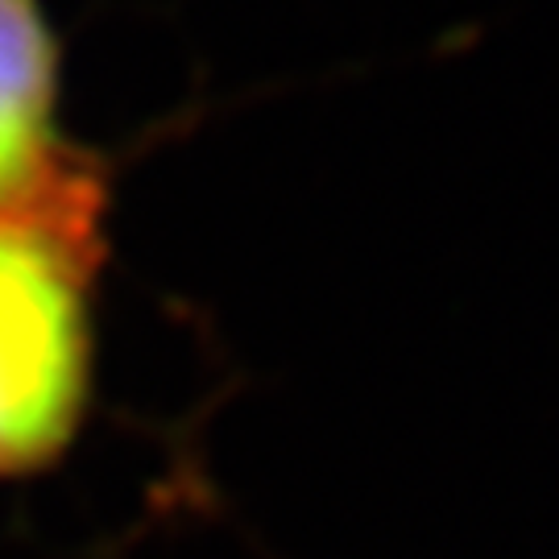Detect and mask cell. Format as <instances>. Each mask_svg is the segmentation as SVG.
<instances>
[{"instance_id":"6da1fadb","label":"cell","mask_w":559,"mask_h":559,"mask_svg":"<svg viewBox=\"0 0 559 559\" xmlns=\"http://www.w3.org/2000/svg\"><path fill=\"white\" fill-rule=\"evenodd\" d=\"M108 175L0 212V480L38 477L80 440L96 385Z\"/></svg>"},{"instance_id":"7a4b0ae2","label":"cell","mask_w":559,"mask_h":559,"mask_svg":"<svg viewBox=\"0 0 559 559\" xmlns=\"http://www.w3.org/2000/svg\"><path fill=\"white\" fill-rule=\"evenodd\" d=\"M96 158L62 133L59 34L41 0H0V212L55 195Z\"/></svg>"}]
</instances>
